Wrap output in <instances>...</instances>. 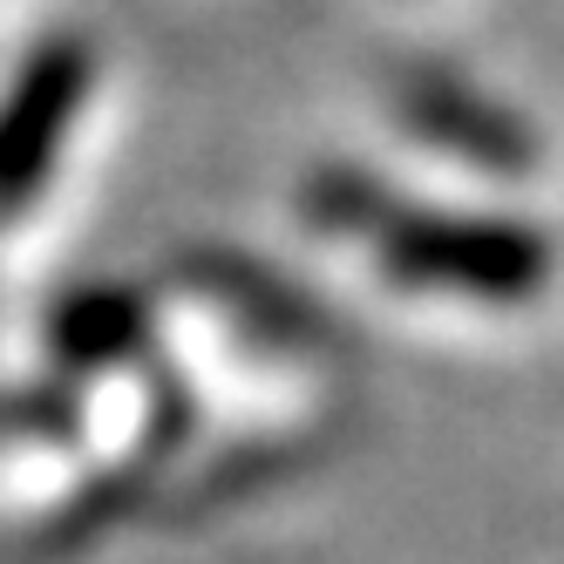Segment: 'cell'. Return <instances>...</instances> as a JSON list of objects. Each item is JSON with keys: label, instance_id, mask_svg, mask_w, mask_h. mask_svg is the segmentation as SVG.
<instances>
[{"label": "cell", "instance_id": "obj_1", "mask_svg": "<svg viewBox=\"0 0 564 564\" xmlns=\"http://www.w3.org/2000/svg\"><path fill=\"white\" fill-rule=\"evenodd\" d=\"M313 225L327 246L360 252L354 272L429 319H510V306H538L551 286V259L531 231L429 205H394L381 184L334 177L313 197Z\"/></svg>", "mask_w": 564, "mask_h": 564}]
</instances>
